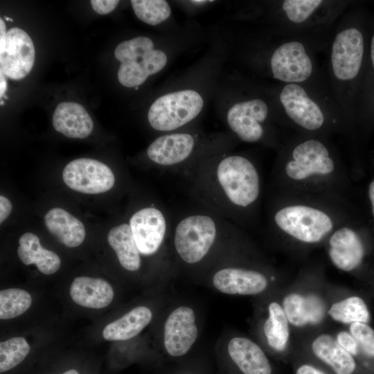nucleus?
I'll use <instances>...</instances> for the list:
<instances>
[{"label": "nucleus", "mask_w": 374, "mask_h": 374, "mask_svg": "<svg viewBox=\"0 0 374 374\" xmlns=\"http://www.w3.org/2000/svg\"><path fill=\"white\" fill-rule=\"evenodd\" d=\"M274 221L284 233L306 243L319 242L333 227L332 220L326 213L305 205L280 208L276 213Z\"/></svg>", "instance_id": "nucleus-5"}, {"label": "nucleus", "mask_w": 374, "mask_h": 374, "mask_svg": "<svg viewBox=\"0 0 374 374\" xmlns=\"http://www.w3.org/2000/svg\"><path fill=\"white\" fill-rule=\"evenodd\" d=\"M70 296L78 305L93 309L108 306L114 299V290L105 279L78 276L73 279L69 290Z\"/></svg>", "instance_id": "nucleus-19"}, {"label": "nucleus", "mask_w": 374, "mask_h": 374, "mask_svg": "<svg viewBox=\"0 0 374 374\" xmlns=\"http://www.w3.org/2000/svg\"><path fill=\"white\" fill-rule=\"evenodd\" d=\"M371 57L372 63L374 67V35L372 38L371 45Z\"/></svg>", "instance_id": "nucleus-42"}, {"label": "nucleus", "mask_w": 374, "mask_h": 374, "mask_svg": "<svg viewBox=\"0 0 374 374\" xmlns=\"http://www.w3.org/2000/svg\"><path fill=\"white\" fill-rule=\"evenodd\" d=\"M17 255L26 265L34 264L39 271L46 275L55 273L60 267L61 260L55 252L46 249L35 234L26 232L19 239Z\"/></svg>", "instance_id": "nucleus-22"}, {"label": "nucleus", "mask_w": 374, "mask_h": 374, "mask_svg": "<svg viewBox=\"0 0 374 374\" xmlns=\"http://www.w3.org/2000/svg\"><path fill=\"white\" fill-rule=\"evenodd\" d=\"M292 159L285 165L287 175L294 180H303L312 175H328L335 168L327 148L319 141L310 139L296 145Z\"/></svg>", "instance_id": "nucleus-8"}, {"label": "nucleus", "mask_w": 374, "mask_h": 374, "mask_svg": "<svg viewBox=\"0 0 374 374\" xmlns=\"http://www.w3.org/2000/svg\"><path fill=\"white\" fill-rule=\"evenodd\" d=\"M328 313L334 320L343 323H366L370 319L366 303L358 296H350L334 303Z\"/></svg>", "instance_id": "nucleus-27"}, {"label": "nucleus", "mask_w": 374, "mask_h": 374, "mask_svg": "<svg viewBox=\"0 0 374 374\" xmlns=\"http://www.w3.org/2000/svg\"><path fill=\"white\" fill-rule=\"evenodd\" d=\"M193 3H196V4H203L204 3H207V2H209L208 1H191Z\"/></svg>", "instance_id": "nucleus-44"}, {"label": "nucleus", "mask_w": 374, "mask_h": 374, "mask_svg": "<svg viewBox=\"0 0 374 374\" xmlns=\"http://www.w3.org/2000/svg\"><path fill=\"white\" fill-rule=\"evenodd\" d=\"M30 347L22 337H15L0 343V372L8 371L19 364L28 355Z\"/></svg>", "instance_id": "nucleus-29"}, {"label": "nucleus", "mask_w": 374, "mask_h": 374, "mask_svg": "<svg viewBox=\"0 0 374 374\" xmlns=\"http://www.w3.org/2000/svg\"><path fill=\"white\" fill-rule=\"evenodd\" d=\"M3 18L6 19L7 21H11V22L13 21L12 19H11L10 17H8L6 16H4Z\"/></svg>", "instance_id": "nucleus-45"}, {"label": "nucleus", "mask_w": 374, "mask_h": 374, "mask_svg": "<svg viewBox=\"0 0 374 374\" xmlns=\"http://www.w3.org/2000/svg\"><path fill=\"white\" fill-rule=\"evenodd\" d=\"M62 374H78V371L75 369H70L63 373Z\"/></svg>", "instance_id": "nucleus-43"}, {"label": "nucleus", "mask_w": 374, "mask_h": 374, "mask_svg": "<svg viewBox=\"0 0 374 374\" xmlns=\"http://www.w3.org/2000/svg\"><path fill=\"white\" fill-rule=\"evenodd\" d=\"M7 90V80L6 75L3 72L0 71V97L1 99L4 96V94Z\"/></svg>", "instance_id": "nucleus-40"}, {"label": "nucleus", "mask_w": 374, "mask_h": 374, "mask_svg": "<svg viewBox=\"0 0 374 374\" xmlns=\"http://www.w3.org/2000/svg\"><path fill=\"white\" fill-rule=\"evenodd\" d=\"M4 105V102L3 100H2V99H1V105Z\"/></svg>", "instance_id": "nucleus-46"}, {"label": "nucleus", "mask_w": 374, "mask_h": 374, "mask_svg": "<svg viewBox=\"0 0 374 374\" xmlns=\"http://www.w3.org/2000/svg\"><path fill=\"white\" fill-rule=\"evenodd\" d=\"M32 304L30 294L19 288H8L0 292V319H11L24 314Z\"/></svg>", "instance_id": "nucleus-28"}, {"label": "nucleus", "mask_w": 374, "mask_h": 374, "mask_svg": "<svg viewBox=\"0 0 374 374\" xmlns=\"http://www.w3.org/2000/svg\"><path fill=\"white\" fill-rule=\"evenodd\" d=\"M296 374H325V373L311 365L304 364V365L301 366L298 368L296 371Z\"/></svg>", "instance_id": "nucleus-38"}, {"label": "nucleus", "mask_w": 374, "mask_h": 374, "mask_svg": "<svg viewBox=\"0 0 374 374\" xmlns=\"http://www.w3.org/2000/svg\"><path fill=\"white\" fill-rule=\"evenodd\" d=\"M321 0H285L282 7L287 18L294 23H302L322 3Z\"/></svg>", "instance_id": "nucleus-32"}, {"label": "nucleus", "mask_w": 374, "mask_h": 374, "mask_svg": "<svg viewBox=\"0 0 374 374\" xmlns=\"http://www.w3.org/2000/svg\"><path fill=\"white\" fill-rule=\"evenodd\" d=\"M233 362L244 374H271L270 364L262 349L245 337H234L228 344Z\"/></svg>", "instance_id": "nucleus-20"}, {"label": "nucleus", "mask_w": 374, "mask_h": 374, "mask_svg": "<svg viewBox=\"0 0 374 374\" xmlns=\"http://www.w3.org/2000/svg\"><path fill=\"white\" fill-rule=\"evenodd\" d=\"M195 314L188 306L175 309L167 317L163 331V343L168 353L173 357L186 354L197 337Z\"/></svg>", "instance_id": "nucleus-12"}, {"label": "nucleus", "mask_w": 374, "mask_h": 374, "mask_svg": "<svg viewBox=\"0 0 374 374\" xmlns=\"http://www.w3.org/2000/svg\"><path fill=\"white\" fill-rule=\"evenodd\" d=\"M152 318V313L148 308L136 307L118 319L107 324L103 330V337L108 341L132 339L150 323Z\"/></svg>", "instance_id": "nucleus-23"}, {"label": "nucleus", "mask_w": 374, "mask_h": 374, "mask_svg": "<svg viewBox=\"0 0 374 374\" xmlns=\"http://www.w3.org/2000/svg\"><path fill=\"white\" fill-rule=\"evenodd\" d=\"M283 309L289 322L296 326L309 323L305 297L296 293L286 296Z\"/></svg>", "instance_id": "nucleus-31"}, {"label": "nucleus", "mask_w": 374, "mask_h": 374, "mask_svg": "<svg viewBox=\"0 0 374 374\" xmlns=\"http://www.w3.org/2000/svg\"><path fill=\"white\" fill-rule=\"evenodd\" d=\"M267 283L261 273L236 267L221 269L213 277L214 287L228 294H257L266 289Z\"/></svg>", "instance_id": "nucleus-15"}, {"label": "nucleus", "mask_w": 374, "mask_h": 374, "mask_svg": "<svg viewBox=\"0 0 374 374\" xmlns=\"http://www.w3.org/2000/svg\"><path fill=\"white\" fill-rule=\"evenodd\" d=\"M337 343L351 355H356L359 350V344L353 337L347 332H340L337 336Z\"/></svg>", "instance_id": "nucleus-35"}, {"label": "nucleus", "mask_w": 374, "mask_h": 374, "mask_svg": "<svg viewBox=\"0 0 374 374\" xmlns=\"http://www.w3.org/2000/svg\"><path fill=\"white\" fill-rule=\"evenodd\" d=\"M368 196L372 205V211L374 216V179L371 182L368 188Z\"/></svg>", "instance_id": "nucleus-41"}, {"label": "nucleus", "mask_w": 374, "mask_h": 374, "mask_svg": "<svg viewBox=\"0 0 374 374\" xmlns=\"http://www.w3.org/2000/svg\"><path fill=\"white\" fill-rule=\"evenodd\" d=\"M274 78L294 84L307 80L312 72V63L299 42L292 41L278 46L271 57Z\"/></svg>", "instance_id": "nucleus-11"}, {"label": "nucleus", "mask_w": 374, "mask_h": 374, "mask_svg": "<svg viewBox=\"0 0 374 374\" xmlns=\"http://www.w3.org/2000/svg\"><path fill=\"white\" fill-rule=\"evenodd\" d=\"M44 223L47 230L68 247L80 245L85 238L82 222L63 208L50 209L44 216Z\"/></svg>", "instance_id": "nucleus-21"}, {"label": "nucleus", "mask_w": 374, "mask_h": 374, "mask_svg": "<svg viewBox=\"0 0 374 374\" xmlns=\"http://www.w3.org/2000/svg\"><path fill=\"white\" fill-rule=\"evenodd\" d=\"M12 210L11 202L6 197L0 196V222L2 224L10 215Z\"/></svg>", "instance_id": "nucleus-37"}, {"label": "nucleus", "mask_w": 374, "mask_h": 374, "mask_svg": "<svg viewBox=\"0 0 374 374\" xmlns=\"http://www.w3.org/2000/svg\"><path fill=\"white\" fill-rule=\"evenodd\" d=\"M287 115L297 125L308 130H316L324 123L319 106L296 84L285 86L280 94Z\"/></svg>", "instance_id": "nucleus-14"}, {"label": "nucleus", "mask_w": 374, "mask_h": 374, "mask_svg": "<svg viewBox=\"0 0 374 374\" xmlns=\"http://www.w3.org/2000/svg\"><path fill=\"white\" fill-rule=\"evenodd\" d=\"M55 130L73 139H84L92 132L93 123L88 112L81 105L62 102L55 108L52 118Z\"/></svg>", "instance_id": "nucleus-18"}, {"label": "nucleus", "mask_w": 374, "mask_h": 374, "mask_svg": "<svg viewBox=\"0 0 374 374\" xmlns=\"http://www.w3.org/2000/svg\"><path fill=\"white\" fill-rule=\"evenodd\" d=\"M203 105L202 96L195 90L168 93L152 104L148 113V120L156 130H175L197 116Z\"/></svg>", "instance_id": "nucleus-3"}, {"label": "nucleus", "mask_w": 374, "mask_h": 374, "mask_svg": "<svg viewBox=\"0 0 374 374\" xmlns=\"http://www.w3.org/2000/svg\"><path fill=\"white\" fill-rule=\"evenodd\" d=\"M114 55L121 62L118 71L119 82L126 87H137L147 78L160 71L167 63L166 54L154 48L151 39L139 36L121 42Z\"/></svg>", "instance_id": "nucleus-1"}, {"label": "nucleus", "mask_w": 374, "mask_h": 374, "mask_svg": "<svg viewBox=\"0 0 374 374\" xmlns=\"http://www.w3.org/2000/svg\"><path fill=\"white\" fill-rule=\"evenodd\" d=\"M35 58L34 44L27 33L19 28L9 29L0 51V71L10 79H22L31 71Z\"/></svg>", "instance_id": "nucleus-7"}, {"label": "nucleus", "mask_w": 374, "mask_h": 374, "mask_svg": "<svg viewBox=\"0 0 374 374\" xmlns=\"http://www.w3.org/2000/svg\"><path fill=\"white\" fill-rule=\"evenodd\" d=\"M364 54L361 32L349 28L339 32L333 42L331 64L333 73L341 80H349L358 74Z\"/></svg>", "instance_id": "nucleus-9"}, {"label": "nucleus", "mask_w": 374, "mask_h": 374, "mask_svg": "<svg viewBox=\"0 0 374 374\" xmlns=\"http://www.w3.org/2000/svg\"><path fill=\"white\" fill-rule=\"evenodd\" d=\"M195 147L193 136L188 133H174L158 137L148 148V157L163 166L182 163L192 154Z\"/></svg>", "instance_id": "nucleus-16"}, {"label": "nucleus", "mask_w": 374, "mask_h": 374, "mask_svg": "<svg viewBox=\"0 0 374 374\" xmlns=\"http://www.w3.org/2000/svg\"><path fill=\"white\" fill-rule=\"evenodd\" d=\"M215 178L222 195L234 206L247 207L259 196L258 172L244 157L231 155L223 158L216 166Z\"/></svg>", "instance_id": "nucleus-2"}, {"label": "nucleus", "mask_w": 374, "mask_h": 374, "mask_svg": "<svg viewBox=\"0 0 374 374\" xmlns=\"http://www.w3.org/2000/svg\"><path fill=\"white\" fill-rule=\"evenodd\" d=\"M264 332L269 345L277 351H283L289 339L288 320L282 307L276 302L269 305V317L264 323Z\"/></svg>", "instance_id": "nucleus-26"}, {"label": "nucleus", "mask_w": 374, "mask_h": 374, "mask_svg": "<svg viewBox=\"0 0 374 374\" xmlns=\"http://www.w3.org/2000/svg\"><path fill=\"white\" fill-rule=\"evenodd\" d=\"M350 331L364 353L374 357V330L367 324L357 322L351 323Z\"/></svg>", "instance_id": "nucleus-33"}, {"label": "nucleus", "mask_w": 374, "mask_h": 374, "mask_svg": "<svg viewBox=\"0 0 374 374\" xmlns=\"http://www.w3.org/2000/svg\"><path fill=\"white\" fill-rule=\"evenodd\" d=\"M217 225L211 216L192 214L181 219L176 226L174 245L179 256L186 263L201 261L213 245Z\"/></svg>", "instance_id": "nucleus-4"}, {"label": "nucleus", "mask_w": 374, "mask_h": 374, "mask_svg": "<svg viewBox=\"0 0 374 374\" xmlns=\"http://www.w3.org/2000/svg\"><path fill=\"white\" fill-rule=\"evenodd\" d=\"M305 297L309 323L312 324L320 323L323 319L325 313V306L322 300L314 294H309Z\"/></svg>", "instance_id": "nucleus-34"}, {"label": "nucleus", "mask_w": 374, "mask_h": 374, "mask_svg": "<svg viewBox=\"0 0 374 374\" xmlns=\"http://www.w3.org/2000/svg\"><path fill=\"white\" fill-rule=\"evenodd\" d=\"M329 256L339 269L348 271L362 261L364 249L358 235L351 229L342 227L333 233L329 240Z\"/></svg>", "instance_id": "nucleus-17"}, {"label": "nucleus", "mask_w": 374, "mask_h": 374, "mask_svg": "<svg viewBox=\"0 0 374 374\" xmlns=\"http://www.w3.org/2000/svg\"><path fill=\"white\" fill-rule=\"evenodd\" d=\"M64 184L71 189L85 194H100L114 185L112 170L93 159L80 158L70 161L62 171Z\"/></svg>", "instance_id": "nucleus-6"}, {"label": "nucleus", "mask_w": 374, "mask_h": 374, "mask_svg": "<svg viewBox=\"0 0 374 374\" xmlns=\"http://www.w3.org/2000/svg\"><path fill=\"white\" fill-rule=\"evenodd\" d=\"M107 241L115 251L121 265L131 271L141 267V257L129 224L123 223L112 228Z\"/></svg>", "instance_id": "nucleus-25"}, {"label": "nucleus", "mask_w": 374, "mask_h": 374, "mask_svg": "<svg viewBox=\"0 0 374 374\" xmlns=\"http://www.w3.org/2000/svg\"><path fill=\"white\" fill-rule=\"evenodd\" d=\"M312 349L336 374H352L356 368L353 355L329 335L323 334L317 337L312 342Z\"/></svg>", "instance_id": "nucleus-24"}, {"label": "nucleus", "mask_w": 374, "mask_h": 374, "mask_svg": "<svg viewBox=\"0 0 374 374\" xmlns=\"http://www.w3.org/2000/svg\"><path fill=\"white\" fill-rule=\"evenodd\" d=\"M136 17L149 25H157L171 14L170 5L164 0H132Z\"/></svg>", "instance_id": "nucleus-30"}, {"label": "nucleus", "mask_w": 374, "mask_h": 374, "mask_svg": "<svg viewBox=\"0 0 374 374\" xmlns=\"http://www.w3.org/2000/svg\"><path fill=\"white\" fill-rule=\"evenodd\" d=\"M118 0H91L93 10L100 15H106L113 11L118 4Z\"/></svg>", "instance_id": "nucleus-36"}, {"label": "nucleus", "mask_w": 374, "mask_h": 374, "mask_svg": "<svg viewBox=\"0 0 374 374\" xmlns=\"http://www.w3.org/2000/svg\"><path fill=\"white\" fill-rule=\"evenodd\" d=\"M268 114V107L261 99H252L234 104L228 111L226 119L231 130L243 141H259L264 130L261 123Z\"/></svg>", "instance_id": "nucleus-13"}, {"label": "nucleus", "mask_w": 374, "mask_h": 374, "mask_svg": "<svg viewBox=\"0 0 374 374\" xmlns=\"http://www.w3.org/2000/svg\"><path fill=\"white\" fill-rule=\"evenodd\" d=\"M6 27L2 18L0 19V51L2 50L6 44Z\"/></svg>", "instance_id": "nucleus-39"}, {"label": "nucleus", "mask_w": 374, "mask_h": 374, "mask_svg": "<svg viewBox=\"0 0 374 374\" xmlns=\"http://www.w3.org/2000/svg\"><path fill=\"white\" fill-rule=\"evenodd\" d=\"M128 224L141 254L151 256L159 249L167 229L161 210L154 206L141 208L131 216Z\"/></svg>", "instance_id": "nucleus-10"}]
</instances>
